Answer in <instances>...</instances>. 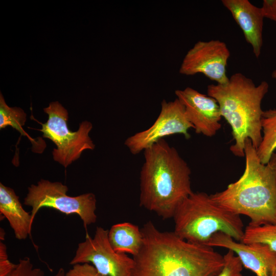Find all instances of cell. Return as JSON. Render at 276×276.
Masks as SVG:
<instances>
[{
	"instance_id": "13",
	"label": "cell",
	"mask_w": 276,
	"mask_h": 276,
	"mask_svg": "<svg viewBox=\"0 0 276 276\" xmlns=\"http://www.w3.org/2000/svg\"><path fill=\"white\" fill-rule=\"evenodd\" d=\"M221 2L242 30L256 57L259 58L263 45L264 18L261 8L248 0H222Z\"/></svg>"
},
{
	"instance_id": "14",
	"label": "cell",
	"mask_w": 276,
	"mask_h": 276,
	"mask_svg": "<svg viewBox=\"0 0 276 276\" xmlns=\"http://www.w3.org/2000/svg\"><path fill=\"white\" fill-rule=\"evenodd\" d=\"M0 213L8 221L15 237L25 240L31 235L33 220L23 208L19 197L11 188L0 183Z\"/></svg>"
},
{
	"instance_id": "12",
	"label": "cell",
	"mask_w": 276,
	"mask_h": 276,
	"mask_svg": "<svg viewBox=\"0 0 276 276\" xmlns=\"http://www.w3.org/2000/svg\"><path fill=\"white\" fill-rule=\"evenodd\" d=\"M206 245L232 250L240 258L243 266L256 276H271L276 263V252L267 245L236 242L231 236L218 232L213 235Z\"/></svg>"
},
{
	"instance_id": "8",
	"label": "cell",
	"mask_w": 276,
	"mask_h": 276,
	"mask_svg": "<svg viewBox=\"0 0 276 276\" xmlns=\"http://www.w3.org/2000/svg\"><path fill=\"white\" fill-rule=\"evenodd\" d=\"M108 232L97 227L93 237L86 234L85 240L79 243L70 264H91L104 276H132L133 258L116 251L109 243Z\"/></svg>"
},
{
	"instance_id": "21",
	"label": "cell",
	"mask_w": 276,
	"mask_h": 276,
	"mask_svg": "<svg viewBox=\"0 0 276 276\" xmlns=\"http://www.w3.org/2000/svg\"><path fill=\"white\" fill-rule=\"evenodd\" d=\"M65 276H104L100 274L95 267L89 263L77 264L72 265L65 273Z\"/></svg>"
},
{
	"instance_id": "19",
	"label": "cell",
	"mask_w": 276,
	"mask_h": 276,
	"mask_svg": "<svg viewBox=\"0 0 276 276\" xmlns=\"http://www.w3.org/2000/svg\"><path fill=\"white\" fill-rule=\"evenodd\" d=\"M223 267L216 276H242L243 264L240 258L236 256L232 250H228L223 256Z\"/></svg>"
},
{
	"instance_id": "7",
	"label": "cell",
	"mask_w": 276,
	"mask_h": 276,
	"mask_svg": "<svg viewBox=\"0 0 276 276\" xmlns=\"http://www.w3.org/2000/svg\"><path fill=\"white\" fill-rule=\"evenodd\" d=\"M68 188L60 182L41 179L37 185L28 188L24 204L32 208L31 214L34 221L42 208L54 209L66 215L76 214L82 220L85 229L97 221L95 213L97 200L92 193L71 197L66 194Z\"/></svg>"
},
{
	"instance_id": "2",
	"label": "cell",
	"mask_w": 276,
	"mask_h": 276,
	"mask_svg": "<svg viewBox=\"0 0 276 276\" xmlns=\"http://www.w3.org/2000/svg\"><path fill=\"white\" fill-rule=\"evenodd\" d=\"M140 205L164 219L173 218L192 192L191 169L177 150L162 139L144 151Z\"/></svg>"
},
{
	"instance_id": "22",
	"label": "cell",
	"mask_w": 276,
	"mask_h": 276,
	"mask_svg": "<svg viewBox=\"0 0 276 276\" xmlns=\"http://www.w3.org/2000/svg\"><path fill=\"white\" fill-rule=\"evenodd\" d=\"M16 264L11 262L8 259L6 245L0 242V276H6L16 267Z\"/></svg>"
},
{
	"instance_id": "10",
	"label": "cell",
	"mask_w": 276,
	"mask_h": 276,
	"mask_svg": "<svg viewBox=\"0 0 276 276\" xmlns=\"http://www.w3.org/2000/svg\"><path fill=\"white\" fill-rule=\"evenodd\" d=\"M230 51L226 43L219 40L199 41L186 54L179 73L193 76L201 73L218 84L226 83L229 78L226 66Z\"/></svg>"
},
{
	"instance_id": "9",
	"label": "cell",
	"mask_w": 276,
	"mask_h": 276,
	"mask_svg": "<svg viewBox=\"0 0 276 276\" xmlns=\"http://www.w3.org/2000/svg\"><path fill=\"white\" fill-rule=\"evenodd\" d=\"M190 128L194 129V127L180 102L177 98L169 102L164 100L154 123L149 128L127 137L124 145L132 154L136 155L167 136L181 134L189 139Z\"/></svg>"
},
{
	"instance_id": "17",
	"label": "cell",
	"mask_w": 276,
	"mask_h": 276,
	"mask_svg": "<svg viewBox=\"0 0 276 276\" xmlns=\"http://www.w3.org/2000/svg\"><path fill=\"white\" fill-rule=\"evenodd\" d=\"M241 242L245 244H264L276 252V224L259 226L248 224L244 230V236Z\"/></svg>"
},
{
	"instance_id": "26",
	"label": "cell",
	"mask_w": 276,
	"mask_h": 276,
	"mask_svg": "<svg viewBox=\"0 0 276 276\" xmlns=\"http://www.w3.org/2000/svg\"><path fill=\"white\" fill-rule=\"evenodd\" d=\"M271 76L273 78L276 79V70L272 72Z\"/></svg>"
},
{
	"instance_id": "25",
	"label": "cell",
	"mask_w": 276,
	"mask_h": 276,
	"mask_svg": "<svg viewBox=\"0 0 276 276\" xmlns=\"http://www.w3.org/2000/svg\"><path fill=\"white\" fill-rule=\"evenodd\" d=\"M271 276H276V263L273 267Z\"/></svg>"
},
{
	"instance_id": "18",
	"label": "cell",
	"mask_w": 276,
	"mask_h": 276,
	"mask_svg": "<svg viewBox=\"0 0 276 276\" xmlns=\"http://www.w3.org/2000/svg\"><path fill=\"white\" fill-rule=\"evenodd\" d=\"M27 121V114L19 107H10L0 94V129L11 126L22 135H27L22 127Z\"/></svg>"
},
{
	"instance_id": "1",
	"label": "cell",
	"mask_w": 276,
	"mask_h": 276,
	"mask_svg": "<svg viewBox=\"0 0 276 276\" xmlns=\"http://www.w3.org/2000/svg\"><path fill=\"white\" fill-rule=\"evenodd\" d=\"M141 229L144 242L132 276H216L223 267V256L212 247L162 232L151 221Z\"/></svg>"
},
{
	"instance_id": "24",
	"label": "cell",
	"mask_w": 276,
	"mask_h": 276,
	"mask_svg": "<svg viewBox=\"0 0 276 276\" xmlns=\"http://www.w3.org/2000/svg\"><path fill=\"white\" fill-rule=\"evenodd\" d=\"M65 273L64 269L60 268L54 276H65Z\"/></svg>"
},
{
	"instance_id": "3",
	"label": "cell",
	"mask_w": 276,
	"mask_h": 276,
	"mask_svg": "<svg viewBox=\"0 0 276 276\" xmlns=\"http://www.w3.org/2000/svg\"><path fill=\"white\" fill-rule=\"evenodd\" d=\"M244 157L245 168L242 176L211 197L223 209L248 217L249 225L276 224V153L263 164L251 141L247 139Z\"/></svg>"
},
{
	"instance_id": "23",
	"label": "cell",
	"mask_w": 276,
	"mask_h": 276,
	"mask_svg": "<svg viewBox=\"0 0 276 276\" xmlns=\"http://www.w3.org/2000/svg\"><path fill=\"white\" fill-rule=\"evenodd\" d=\"M261 10L264 18L276 21V0H264Z\"/></svg>"
},
{
	"instance_id": "11",
	"label": "cell",
	"mask_w": 276,
	"mask_h": 276,
	"mask_svg": "<svg viewBox=\"0 0 276 276\" xmlns=\"http://www.w3.org/2000/svg\"><path fill=\"white\" fill-rule=\"evenodd\" d=\"M177 99L183 105L187 117L195 132L206 136L215 135L221 127L220 107L213 98L187 87L175 91Z\"/></svg>"
},
{
	"instance_id": "15",
	"label": "cell",
	"mask_w": 276,
	"mask_h": 276,
	"mask_svg": "<svg viewBox=\"0 0 276 276\" xmlns=\"http://www.w3.org/2000/svg\"><path fill=\"white\" fill-rule=\"evenodd\" d=\"M108 238L116 251L128 253L133 257L140 252L144 242L141 229L130 222L113 225L108 230Z\"/></svg>"
},
{
	"instance_id": "20",
	"label": "cell",
	"mask_w": 276,
	"mask_h": 276,
	"mask_svg": "<svg viewBox=\"0 0 276 276\" xmlns=\"http://www.w3.org/2000/svg\"><path fill=\"white\" fill-rule=\"evenodd\" d=\"M6 276H44L40 268L34 267L31 260L25 257L19 260L15 269Z\"/></svg>"
},
{
	"instance_id": "6",
	"label": "cell",
	"mask_w": 276,
	"mask_h": 276,
	"mask_svg": "<svg viewBox=\"0 0 276 276\" xmlns=\"http://www.w3.org/2000/svg\"><path fill=\"white\" fill-rule=\"evenodd\" d=\"M43 111L48 119L39 130L43 137L51 140L57 146L52 152L54 160L66 168L84 150L94 149L95 145L89 135L93 128L90 122H82L78 130L73 132L68 127V112L58 101L50 103Z\"/></svg>"
},
{
	"instance_id": "4",
	"label": "cell",
	"mask_w": 276,
	"mask_h": 276,
	"mask_svg": "<svg viewBox=\"0 0 276 276\" xmlns=\"http://www.w3.org/2000/svg\"><path fill=\"white\" fill-rule=\"evenodd\" d=\"M268 89L266 81L256 85L252 79L241 73L232 75L225 84L208 86V95L217 101L222 117L231 127L235 143L230 150L237 156L244 157L247 139L250 140L256 149L262 141L264 111L261 104Z\"/></svg>"
},
{
	"instance_id": "16",
	"label": "cell",
	"mask_w": 276,
	"mask_h": 276,
	"mask_svg": "<svg viewBox=\"0 0 276 276\" xmlns=\"http://www.w3.org/2000/svg\"><path fill=\"white\" fill-rule=\"evenodd\" d=\"M261 126L262 139L256 150L261 162L266 164L276 149V109L263 111Z\"/></svg>"
},
{
	"instance_id": "5",
	"label": "cell",
	"mask_w": 276,
	"mask_h": 276,
	"mask_svg": "<svg viewBox=\"0 0 276 276\" xmlns=\"http://www.w3.org/2000/svg\"><path fill=\"white\" fill-rule=\"evenodd\" d=\"M173 218V232L191 243L206 245L218 232L240 242L244 236L240 216L223 209L204 192H193L178 205Z\"/></svg>"
}]
</instances>
